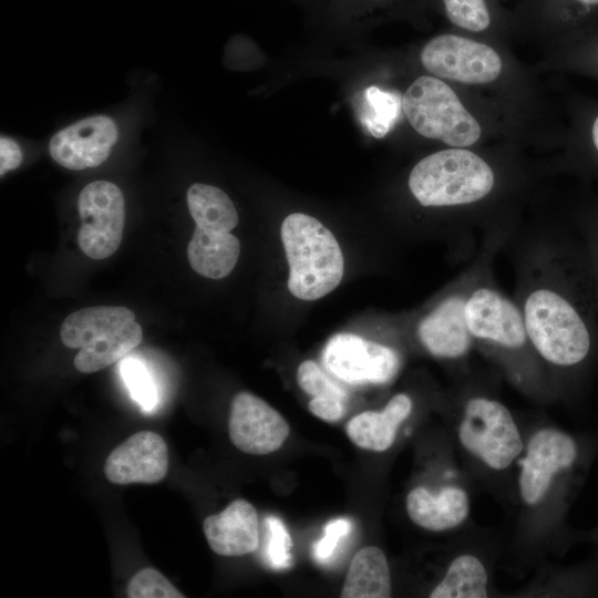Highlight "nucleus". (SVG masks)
I'll return each instance as SVG.
<instances>
[{
  "mask_svg": "<svg viewBox=\"0 0 598 598\" xmlns=\"http://www.w3.org/2000/svg\"><path fill=\"white\" fill-rule=\"evenodd\" d=\"M517 237L513 299L556 396L575 398L598 367V312L585 246L575 228Z\"/></svg>",
  "mask_w": 598,
  "mask_h": 598,
  "instance_id": "nucleus-1",
  "label": "nucleus"
},
{
  "mask_svg": "<svg viewBox=\"0 0 598 598\" xmlns=\"http://www.w3.org/2000/svg\"><path fill=\"white\" fill-rule=\"evenodd\" d=\"M465 321L474 349L523 393L537 400L557 398L518 306L498 288L493 269L473 287Z\"/></svg>",
  "mask_w": 598,
  "mask_h": 598,
  "instance_id": "nucleus-2",
  "label": "nucleus"
},
{
  "mask_svg": "<svg viewBox=\"0 0 598 598\" xmlns=\"http://www.w3.org/2000/svg\"><path fill=\"white\" fill-rule=\"evenodd\" d=\"M511 229L494 227L482 236L476 254L442 290L414 324V336L431 357L463 365L473 341L465 321V306L473 287L494 267V260L512 237Z\"/></svg>",
  "mask_w": 598,
  "mask_h": 598,
  "instance_id": "nucleus-3",
  "label": "nucleus"
},
{
  "mask_svg": "<svg viewBox=\"0 0 598 598\" xmlns=\"http://www.w3.org/2000/svg\"><path fill=\"white\" fill-rule=\"evenodd\" d=\"M493 166L465 147H452L420 159L408 178L413 198L426 208L468 209L495 192Z\"/></svg>",
  "mask_w": 598,
  "mask_h": 598,
  "instance_id": "nucleus-4",
  "label": "nucleus"
},
{
  "mask_svg": "<svg viewBox=\"0 0 598 598\" xmlns=\"http://www.w3.org/2000/svg\"><path fill=\"white\" fill-rule=\"evenodd\" d=\"M281 240L289 265L288 289L298 299L317 300L340 283L344 261L333 234L302 213L287 216Z\"/></svg>",
  "mask_w": 598,
  "mask_h": 598,
  "instance_id": "nucleus-5",
  "label": "nucleus"
},
{
  "mask_svg": "<svg viewBox=\"0 0 598 598\" xmlns=\"http://www.w3.org/2000/svg\"><path fill=\"white\" fill-rule=\"evenodd\" d=\"M592 454L591 443L555 426L536 430L518 460L517 488L524 505L539 506L557 487L567 492L584 473Z\"/></svg>",
  "mask_w": 598,
  "mask_h": 598,
  "instance_id": "nucleus-6",
  "label": "nucleus"
},
{
  "mask_svg": "<svg viewBox=\"0 0 598 598\" xmlns=\"http://www.w3.org/2000/svg\"><path fill=\"white\" fill-rule=\"evenodd\" d=\"M457 441L464 452L487 470L502 472L519 460L525 443L509 409L476 388L458 395Z\"/></svg>",
  "mask_w": 598,
  "mask_h": 598,
  "instance_id": "nucleus-7",
  "label": "nucleus"
},
{
  "mask_svg": "<svg viewBox=\"0 0 598 598\" xmlns=\"http://www.w3.org/2000/svg\"><path fill=\"white\" fill-rule=\"evenodd\" d=\"M60 338L71 349H80L74 367L93 373L109 367L136 348L143 331L135 315L125 307L97 306L76 310L62 322Z\"/></svg>",
  "mask_w": 598,
  "mask_h": 598,
  "instance_id": "nucleus-8",
  "label": "nucleus"
},
{
  "mask_svg": "<svg viewBox=\"0 0 598 598\" xmlns=\"http://www.w3.org/2000/svg\"><path fill=\"white\" fill-rule=\"evenodd\" d=\"M402 110L415 132L448 146H472L482 134L477 120L451 86L436 76L415 79L402 97Z\"/></svg>",
  "mask_w": 598,
  "mask_h": 598,
  "instance_id": "nucleus-9",
  "label": "nucleus"
},
{
  "mask_svg": "<svg viewBox=\"0 0 598 598\" xmlns=\"http://www.w3.org/2000/svg\"><path fill=\"white\" fill-rule=\"evenodd\" d=\"M81 227L78 244L90 258L100 260L113 255L122 240L125 203L121 189L107 181L87 184L78 198Z\"/></svg>",
  "mask_w": 598,
  "mask_h": 598,
  "instance_id": "nucleus-10",
  "label": "nucleus"
},
{
  "mask_svg": "<svg viewBox=\"0 0 598 598\" xmlns=\"http://www.w3.org/2000/svg\"><path fill=\"white\" fill-rule=\"evenodd\" d=\"M326 369L349 384H385L401 368V354L393 347L352 333H338L324 346Z\"/></svg>",
  "mask_w": 598,
  "mask_h": 598,
  "instance_id": "nucleus-11",
  "label": "nucleus"
},
{
  "mask_svg": "<svg viewBox=\"0 0 598 598\" xmlns=\"http://www.w3.org/2000/svg\"><path fill=\"white\" fill-rule=\"evenodd\" d=\"M420 60L433 76L465 84L489 83L503 69L492 47L448 33L431 39L421 50Z\"/></svg>",
  "mask_w": 598,
  "mask_h": 598,
  "instance_id": "nucleus-12",
  "label": "nucleus"
},
{
  "mask_svg": "<svg viewBox=\"0 0 598 598\" xmlns=\"http://www.w3.org/2000/svg\"><path fill=\"white\" fill-rule=\"evenodd\" d=\"M290 432L283 416L262 399L239 392L230 404L228 433L244 453L265 455L279 450Z\"/></svg>",
  "mask_w": 598,
  "mask_h": 598,
  "instance_id": "nucleus-13",
  "label": "nucleus"
},
{
  "mask_svg": "<svg viewBox=\"0 0 598 598\" xmlns=\"http://www.w3.org/2000/svg\"><path fill=\"white\" fill-rule=\"evenodd\" d=\"M117 137V126L111 117L90 116L55 133L49 151L61 166L81 171L105 162Z\"/></svg>",
  "mask_w": 598,
  "mask_h": 598,
  "instance_id": "nucleus-14",
  "label": "nucleus"
},
{
  "mask_svg": "<svg viewBox=\"0 0 598 598\" xmlns=\"http://www.w3.org/2000/svg\"><path fill=\"white\" fill-rule=\"evenodd\" d=\"M168 470V450L164 439L152 431L131 435L109 454L104 474L114 484H155Z\"/></svg>",
  "mask_w": 598,
  "mask_h": 598,
  "instance_id": "nucleus-15",
  "label": "nucleus"
},
{
  "mask_svg": "<svg viewBox=\"0 0 598 598\" xmlns=\"http://www.w3.org/2000/svg\"><path fill=\"white\" fill-rule=\"evenodd\" d=\"M203 530L210 548L220 556L236 557L255 551L259 546V518L247 501H233L224 511L209 515Z\"/></svg>",
  "mask_w": 598,
  "mask_h": 598,
  "instance_id": "nucleus-16",
  "label": "nucleus"
},
{
  "mask_svg": "<svg viewBox=\"0 0 598 598\" xmlns=\"http://www.w3.org/2000/svg\"><path fill=\"white\" fill-rule=\"evenodd\" d=\"M405 509L416 526L430 532H446L467 519L471 501L467 491L458 484H447L435 492L417 486L406 495Z\"/></svg>",
  "mask_w": 598,
  "mask_h": 598,
  "instance_id": "nucleus-17",
  "label": "nucleus"
},
{
  "mask_svg": "<svg viewBox=\"0 0 598 598\" xmlns=\"http://www.w3.org/2000/svg\"><path fill=\"white\" fill-rule=\"evenodd\" d=\"M412 410V398L406 393H398L381 411H364L353 416L347 424V435L363 450L384 452L394 443L401 424Z\"/></svg>",
  "mask_w": 598,
  "mask_h": 598,
  "instance_id": "nucleus-18",
  "label": "nucleus"
},
{
  "mask_svg": "<svg viewBox=\"0 0 598 598\" xmlns=\"http://www.w3.org/2000/svg\"><path fill=\"white\" fill-rule=\"evenodd\" d=\"M240 254L239 239L230 233L195 228L187 247L190 267L200 276L221 279L228 276Z\"/></svg>",
  "mask_w": 598,
  "mask_h": 598,
  "instance_id": "nucleus-19",
  "label": "nucleus"
},
{
  "mask_svg": "<svg viewBox=\"0 0 598 598\" xmlns=\"http://www.w3.org/2000/svg\"><path fill=\"white\" fill-rule=\"evenodd\" d=\"M392 594L390 567L383 550L368 546L353 556L341 590L342 598H388Z\"/></svg>",
  "mask_w": 598,
  "mask_h": 598,
  "instance_id": "nucleus-20",
  "label": "nucleus"
},
{
  "mask_svg": "<svg viewBox=\"0 0 598 598\" xmlns=\"http://www.w3.org/2000/svg\"><path fill=\"white\" fill-rule=\"evenodd\" d=\"M187 205L197 228L230 233L238 224V214L231 199L216 186L193 184L187 190Z\"/></svg>",
  "mask_w": 598,
  "mask_h": 598,
  "instance_id": "nucleus-21",
  "label": "nucleus"
},
{
  "mask_svg": "<svg viewBox=\"0 0 598 598\" xmlns=\"http://www.w3.org/2000/svg\"><path fill=\"white\" fill-rule=\"evenodd\" d=\"M488 573L480 557L461 554L447 566L443 578L431 590V598H485Z\"/></svg>",
  "mask_w": 598,
  "mask_h": 598,
  "instance_id": "nucleus-22",
  "label": "nucleus"
},
{
  "mask_svg": "<svg viewBox=\"0 0 598 598\" xmlns=\"http://www.w3.org/2000/svg\"><path fill=\"white\" fill-rule=\"evenodd\" d=\"M357 103L362 126L375 138L384 137L393 128L402 109V97L398 92L377 85L364 89Z\"/></svg>",
  "mask_w": 598,
  "mask_h": 598,
  "instance_id": "nucleus-23",
  "label": "nucleus"
},
{
  "mask_svg": "<svg viewBox=\"0 0 598 598\" xmlns=\"http://www.w3.org/2000/svg\"><path fill=\"white\" fill-rule=\"evenodd\" d=\"M447 19L456 27L481 32L491 24L485 0H443Z\"/></svg>",
  "mask_w": 598,
  "mask_h": 598,
  "instance_id": "nucleus-24",
  "label": "nucleus"
},
{
  "mask_svg": "<svg viewBox=\"0 0 598 598\" xmlns=\"http://www.w3.org/2000/svg\"><path fill=\"white\" fill-rule=\"evenodd\" d=\"M130 598H184L158 570L146 567L136 573L127 584Z\"/></svg>",
  "mask_w": 598,
  "mask_h": 598,
  "instance_id": "nucleus-25",
  "label": "nucleus"
},
{
  "mask_svg": "<svg viewBox=\"0 0 598 598\" xmlns=\"http://www.w3.org/2000/svg\"><path fill=\"white\" fill-rule=\"evenodd\" d=\"M121 373L134 400L145 410L153 409L157 393L146 367L138 360L125 359L121 364Z\"/></svg>",
  "mask_w": 598,
  "mask_h": 598,
  "instance_id": "nucleus-26",
  "label": "nucleus"
},
{
  "mask_svg": "<svg viewBox=\"0 0 598 598\" xmlns=\"http://www.w3.org/2000/svg\"><path fill=\"white\" fill-rule=\"evenodd\" d=\"M297 381L300 388L312 398L347 400V393L311 360L303 361L298 367Z\"/></svg>",
  "mask_w": 598,
  "mask_h": 598,
  "instance_id": "nucleus-27",
  "label": "nucleus"
},
{
  "mask_svg": "<svg viewBox=\"0 0 598 598\" xmlns=\"http://www.w3.org/2000/svg\"><path fill=\"white\" fill-rule=\"evenodd\" d=\"M574 228L586 249L598 312V206L582 210Z\"/></svg>",
  "mask_w": 598,
  "mask_h": 598,
  "instance_id": "nucleus-28",
  "label": "nucleus"
},
{
  "mask_svg": "<svg viewBox=\"0 0 598 598\" xmlns=\"http://www.w3.org/2000/svg\"><path fill=\"white\" fill-rule=\"evenodd\" d=\"M267 528L266 559L274 568H286L290 565L292 540L285 524L276 516L265 518Z\"/></svg>",
  "mask_w": 598,
  "mask_h": 598,
  "instance_id": "nucleus-29",
  "label": "nucleus"
},
{
  "mask_svg": "<svg viewBox=\"0 0 598 598\" xmlns=\"http://www.w3.org/2000/svg\"><path fill=\"white\" fill-rule=\"evenodd\" d=\"M352 523L347 518H336L324 526L323 536L313 545L315 558L324 564L331 559L339 543L351 530Z\"/></svg>",
  "mask_w": 598,
  "mask_h": 598,
  "instance_id": "nucleus-30",
  "label": "nucleus"
},
{
  "mask_svg": "<svg viewBox=\"0 0 598 598\" xmlns=\"http://www.w3.org/2000/svg\"><path fill=\"white\" fill-rule=\"evenodd\" d=\"M346 402L347 400L337 398H312L308 404V408L310 412L317 417L327 422H336L344 415Z\"/></svg>",
  "mask_w": 598,
  "mask_h": 598,
  "instance_id": "nucleus-31",
  "label": "nucleus"
},
{
  "mask_svg": "<svg viewBox=\"0 0 598 598\" xmlns=\"http://www.w3.org/2000/svg\"><path fill=\"white\" fill-rule=\"evenodd\" d=\"M22 162V152L19 145L11 138H0V174L4 175L10 169L17 168Z\"/></svg>",
  "mask_w": 598,
  "mask_h": 598,
  "instance_id": "nucleus-32",
  "label": "nucleus"
},
{
  "mask_svg": "<svg viewBox=\"0 0 598 598\" xmlns=\"http://www.w3.org/2000/svg\"><path fill=\"white\" fill-rule=\"evenodd\" d=\"M589 147L591 161L598 171V112L594 115L589 124Z\"/></svg>",
  "mask_w": 598,
  "mask_h": 598,
  "instance_id": "nucleus-33",
  "label": "nucleus"
},
{
  "mask_svg": "<svg viewBox=\"0 0 598 598\" xmlns=\"http://www.w3.org/2000/svg\"><path fill=\"white\" fill-rule=\"evenodd\" d=\"M581 6H585L587 8L596 7L598 6V0H576Z\"/></svg>",
  "mask_w": 598,
  "mask_h": 598,
  "instance_id": "nucleus-34",
  "label": "nucleus"
},
{
  "mask_svg": "<svg viewBox=\"0 0 598 598\" xmlns=\"http://www.w3.org/2000/svg\"><path fill=\"white\" fill-rule=\"evenodd\" d=\"M592 538L598 542V529L592 533Z\"/></svg>",
  "mask_w": 598,
  "mask_h": 598,
  "instance_id": "nucleus-35",
  "label": "nucleus"
},
{
  "mask_svg": "<svg viewBox=\"0 0 598 598\" xmlns=\"http://www.w3.org/2000/svg\"><path fill=\"white\" fill-rule=\"evenodd\" d=\"M371 1H374V2H380V1H384V0H371Z\"/></svg>",
  "mask_w": 598,
  "mask_h": 598,
  "instance_id": "nucleus-36",
  "label": "nucleus"
}]
</instances>
